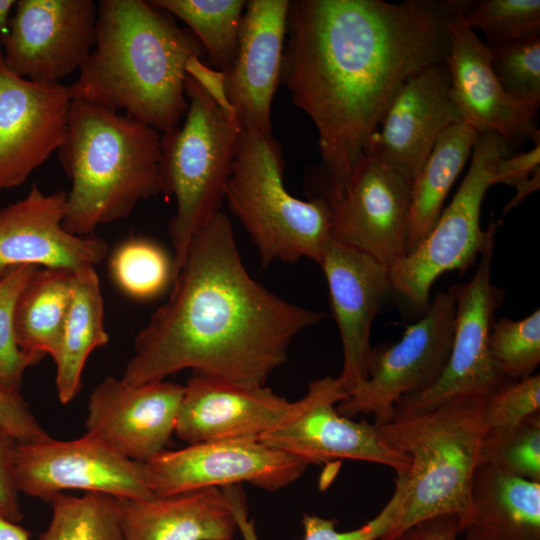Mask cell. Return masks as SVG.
<instances>
[{"label":"cell","mask_w":540,"mask_h":540,"mask_svg":"<svg viewBox=\"0 0 540 540\" xmlns=\"http://www.w3.org/2000/svg\"><path fill=\"white\" fill-rule=\"evenodd\" d=\"M471 2L290 1L280 83L318 133L316 197L341 195L399 89L445 61L448 21Z\"/></svg>","instance_id":"obj_1"},{"label":"cell","mask_w":540,"mask_h":540,"mask_svg":"<svg viewBox=\"0 0 540 540\" xmlns=\"http://www.w3.org/2000/svg\"><path fill=\"white\" fill-rule=\"evenodd\" d=\"M167 301L134 340L121 378L132 384L193 374L265 385L289 347L325 314L274 294L245 268L218 212L193 236Z\"/></svg>","instance_id":"obj_2"},{"label":"cell","mask_w":540,"mask_h":540,"mask_svg":"<svg viewBox=\"0 0 540 540\" xmlns=\"http://www.w3.org/2000/svg\"><path fill=\"white\" fill-rule=\"evenodd\" d=\"M204 56L195 35L149 1L101 0L95 44L69 92L164 133L188 108L187 62Z\"/></svg>","instance_id":"obj_3"},{"label":"cell","mask_w":540,"mask_h":540,"mask_svg":"<svg viewBox=\"0 0 540 540\" xmlns=\"http://www.w3.org/2000/svg\"><path fill=\"white\" fill-rule=\"evenodd\" d=\"M71 180L64 228L79 236L162 193L161 133L117 111L72 99L57 151Z\"/></svg>","instance_id":"obj_4"},{"label":"cell","mask_w":540,"mask_h":540,"mask_svg":"<svg viewBox=\"0 0 540 540\" xmlns=\"http://www.w3.org/2000/svg\"><path fill=\"white\" fill-rule=\"evenodd\" d=\"M485 399L457 397L377 425L386 442L410 461L408 470L399 474L405 480V501L395 524L383 537L443 514L457 515L464 527L486 432Z\"/></svg>","instance_id":"obj_5"},{"label":"cell","mask_w":540,"mask_h":540,"mask_svg":"<svg viewBox=\"0 0 540 540\" xmlns=\"http://www.w3.org/2000/svg\"><path fill=\"white\" fill-rule=\"evenodd\" d=\"M285 162L272 135L242 129L225 201L264 266L303 258L319 263L331 237L332 211L321 197L301 200L284 185Z\"/></svg>","instance_id":"obj_6"},{"label":"cell","mask_w":540,"mask_h":540,"mask_svg":"<svg viewBox=\"0 0 540 540\" xmlns=\"http://www.w3.org/2000/svg\"><path fill=\"white\" fill-rule=\"evenodd\" d=\"M185 93L188 108L184 122L161 133L162 193L176 202L168 223L174 250L173 278L193 236L220 212L242 130L188 74Z\"/></svg>","instance_id":"obj_7"},{"label":"cell","mask_w":540,"mask_h":540,"mask_svg":"<svg viewBox=\"0 0 540 540\" xmlns=\"http://www.w3.org/2000/svg\"><path fill=\"white\" fill-rule=\"evenodd\" d=\"M511 147L496 133L478 135L470 166L452 201L424 240L389 270L391 291L416 312L427 309L431 288L441 275L467 271L495 238L501 222H490L482 230L481 206L494 185L498 160L510 155Z\"/></svg>","instance_id":"obj_8"},{"label":"cell","mask_w":540,"mask_h":540,"mask_svg":"<svg viewBox=\"0 0 540 540\" xmlns=\"http://www.w3.org/2000/svg\"><path fill=\"white\" fill-rule=\"evenodd\" d=\"M455 313L451 289L439 291L398 342L373 348L367 379L337 403V411L348 418L373 415L380 425L394 417L402 397L431 387L450 354Z\"/></svg>","instance_id":"obj_9"},{"label":"cell","mask_w":540,"mask_h":540,"mask_svg":"<svg viewBox=\"0 0 540 540\" xmlns=\"http://www.w3.org/2000/svg\"><path fill=\"white\" fill-rule=\"evenodd\" d=\"M495 238L490 240L473 277L454 284L456 313L450 354L438 380L428 389L402 397L395 414L431 409L457 397H488L509 382L498 371L489 353V336L504 291L491 281Z\"/></svg>","instance_id":"obj_10"},{"label":"cell","mask_w":540,"mask_h":540,"mask_svg":"<svg viewBox=\"0 0 540 540\" xmlns=\"http://www.w3.org/2000/svg\"><path fill=\"white\" fill-rule=\"evenodd\" d=\"M347 395L338 377L310 382L291 414L259 440L306 465L352 459L405 473L409 458L386 442L375 423L353 421L337 411V403Z\"/></svg>","instance_id":"obj_11"},{"label":"cell","mask_w":540,"mask_h":540,"mask_svg":"<svg viewBox=\"0 0 540 540\" xmlns=\"http://www.w3.org/2000/svg\"><path fill=\"white\" fill-rule=\"evenodd\" d=\"M146 482L155 496H169L240 483L278 491L305 472L300 460L260 440H220L165 450L143 463Z\"/></svg>","instance_id":"obj_12"},{"label":"cell","mask_w":540,"mask_h":540,"mask_svg":"<svg viewBox=\"0 0 540 540\" xmlns=\"http://www.w3.org/2000/svg\"><path fill=\"white\" fill-rule=\"evenodd\" d=\"M16 476L20 493L47 502L66 490L127 500L155 496L147 485L142 462L119 454L88 434L72 440L49 437L18 442Z\"/></svg>","instance_id":"obj_13"},{"label":"cell","mask_w":540,"mask_h":540,"mask_svg":"<svg viewBox=\"0 0 540 540\" xmlns=\"http://www.w3.org/2000/svg\"><path fill=\"white\" fill-rule=\"evenodd\" d=\"M0 36L6 67L19 77L60 82L79 71L95 44L93 0H20Z\"/></svg>","instance_id":"obj_14"},{"label":"cell","mask_w":540,"mask_h":540,"mask_svg":"<svg viewBox=\"0 0 540 540\" xmlns=\"http://www.w3.org/2000/svg\"><path fill=\"white\" fill-rule=\"evenodd\" d=\"M411 184L362 154L331 206V237L389 270L407 254Z\"/></svg>","instance_id":"obj_15"},{"label":"cell","mask_w":540,"mask_h":540,"mask_svg":"<svg viewBox=\"0 0 540 540\" xmlns=\"http://www.w3.org/2000/svg\"><path fill=\"white\" fill-rule=\"evenodd\" d=\"M72 97L60 82L11 72L0 47V192L23 184L62 145Z\"/></svg>","instance_id":"obj_16"},{"label":"cell","mask_w":540,"mask_h":540,"mask_svg":"<svg viewBox=\"0 0 540 540\" xmlns=\"http://www.w3.org/2000/svg\"><path fill=\"white\" fill-rule=\"evenodd\" d=\"M184 386L165 380L132 384L107 376L90 393L86 434L119 454L147 462L175 432Z\"/></svg>","instance_id":"obj_17"},{"label":"cell","mask_w":540,"mask_h":540,"mask_svg":"<svg viewBox=\"0 0 540 540\" xmlns=\"http://www.w3.org/2000/svg\"><path fill=\"white\" fill-rule=\"evenodd\" d=\"M461 121L445 61L433 64L399 89L364 154L412 184L442 131Z\"/></svg>","instance_id":"obj_18"},{"label":"cell","mask_w":540,"mask_h":540,"mask_svg":"<svg viewBox=\"0 0 540 540\" xmlns=\"http://www.w3.org/2000/svg\"><path fill=\"white\" fill-rule=\"evenodd\" d=\"M65 214L66 193H45L37 183L22 199L0 208V280L23 265L74 273L107 256L104 239L67 231Z\"/></svg>","instance_id":"obj_19"},{"label":"cell","mask_w":540,"mask_h":540,"mask_svg":"<svg viewBox=\"0 0 540 540\" xmlns=\"http://www.w3.org/2000/svg\"><path fill=\"white\" fill-rule=\"evenodd\" d=\"M464 11L448 21L445 64L450 92L462 121L479 134L492 132L511 146L540 138L538 106L510 97L491 67V50L464 21Z\"/></svg>","instance_id":"obj_20"},{"label":"cell","mask_w":540,"mask_h":540,"mask_svg":"<svg viewBox=\"0 0 540 540\" xmlns=\"http://www.w3.org/2000/svg\"><path fill=\"white\" fill-rule=\"evenodd\" d=\"M325 275L338 326L343 364L338 376L352 392L368 377L372 323L389 291V269L368 254L331 238L318 263Z\"/></svg>","instance_id":"obj_21"},{"label":"cell","mask_w":540,"mask_h":540,"mask_svg":"<svg viewBox=\"0 0 540 540\" xmlns=\"http://www.w3.org/2000/svg\"><path fill=\"white\" fill-rule=\"evenodd\" d=\"M183 386L174 433L188 444L259 440L295 405L260 384L193 374Z\"/></svg>","instance_id":"obj_22"},{"label":"cell","mask_w":540,"mask_h":540,"mask_svg":"<svg viewBox=\"0 0 540 540\" xmlns=\"http://www.w3.org/2000/svg\"><path fill=\"white\" fill-rule=\"evenodd\" d=\"M289 7V0L246 1L236 56L225 72L226 94L241 129L272 135Z\"/></svg>","instance_id":"obj_23"},{"label":"cell","mask_w":540,"mask_h":540,"mask_svg":"<svg viewBox=\"0 0 540 540\" xmlns=\"http://www.w3.org/2000/svg\"><path fill=\"white\" fill-rule=\"evenodd\" d=\"M117 500L124 540H232L237 529L221 488Z\"/></svg>","instance_id":"obj_24"},{"label":"cell","mask_w":540,"mask_h":540,"mask_svg":"<svg viewBox=\"0 0 540 540\" xmlns=\"http://www.w3.org/2000/svg\"><path fill=\"white\" fill-rule=\"evenodd\" d=\"M462 533L465 540H540V482L479 465Z\"/></svg>","instance_id":"obj_25"},{"label":"cell","mask_w":540,"mask_h":540,"mask_svg":"<svg viewBox=\"0 0 540 540\" xmlns=\"http://www.w3.org/2000/svg\"><path fill=\"white\" fill-rule=\"evenodd\" d=\"M104 303L95 267L73 273L72 299L56 358L55 384L58 399L70 403L79 393L82 374L90 354L105 346Z\"/></svg>","instance_id":"obj_26"},{"label":"cell","mask_w":540,"mask_h":540,"mask_svg":"<svg viewBox=\"0 0 540 540\" xmlns=\"http://www.w3.org/2000/svg\"><path fill=\"white\" fill-rule=\"evenodd\" d=\"M73 272L38 268L20 293L14 313L17 344L37 364L56 358L72 299Z\"/></svg>","instance_id":"obj_27"},{"label":"cell","mask_w":540,"mask_h":540,"mask_svg":"<svg viewBox=\"0 0 540 540\" xmlns=\"http://www.w3.org/2000/svg\"><path fill=\"white\" fill-rule=\"evenodd\" d=\"M478 135L461 121L437 138L411 184L407 254L424 240L439 218L445 198L471 156Z\"/></svg>","instance_id":"obj_28"},{"label":"cell","mask_w":540,"mask_h":540,"mask_svg":"<svg viewBox=\"0 0 540 540\" xmlns=\"http://www.w3.org/2000/svg\"><path fill=\"white\" fill-rule=\"evenodd\" d=\"M183 21L204 48L212 68L227 72L234 62L245 0H151Z\"/></svg>","instance_id":"obj_29"},{"label":"cell","mask_w":540,"mask_h":540,"mask_svg":"<svg viewBox=\"0 0 540 540\" xmlns=\"http://www.w3.org/2000/svg\"><path fill=\"white\" fill-rule=\"evenodd\" d=\"M52 515L38 540H124L118 500L102 493L54 496Z\"/></svg>","instance_id":"obj_30"},{"label":"cell","mask_w":540,"mask_h":540,"mask_svg":"<svg viewBox=\"0 0 540 540\" xmlns=\"http://www.w3.org/2000/svg\"><path fill=\"white\" fill-rule=\"evenodd\" d=\"M109 272L125 295L137 300L151 299L172 283L173 259L155 242L133 237L113 250Z\"/></svg>","instance_id":"obj_31"},{"label":"cell","mask_w":540,"mask_h":540,"mask_svg":"<svg viewBox=\"0 0 540 540\" xmlns=\"http://www.w3.org/2000/svg\"><path fill=\"white\" fill-rule=\"evenodd\" d=\"M232 504L237 529L243 540H258L255 527L248 520L244 498L237 487L227 489ZM405 501V480L397 475L395 489L382 510L367 523L350 531L340 532L336 529L337 520L317 515L304 514L302 526L304 540H378L395 524Z\"/></svg>","instance_id":"obj_32"},{"label":"cell","mask_w":540,"mask_h":540,"mask_svg":"<svg viewBox=\"0 0 540 540\" xmlns=\"http://www.w3.org/2000/svg\"><path fill=\"white\" fill-rule=\"evenodd\" d=\"M479 465L540 482V411L514 427L486 431Z\"/></svg>","instance_id":"obj_33"},{"label":"cell","mask_w":540,"mask_h":540,"mask_svg":"<svg viewBox=\"0 0 540 540\" xmlns=\"http://www.w3.org/2000/svg\"><path fill=\"white\" fill-rule=\"evenodd\" d=\"M463 18L489 47L540 37L539 0L472 1Z\"/></svg>","instance_id":"obj_34"},{"label":"cell","mask_w":540,"mask_h":540,"mask_svg":"<svg viewBox=\"0 0 540 540\" xmlns=\"http://www.w3.org/2000/svg\"><path fill=\"white\" fill-rule=\"evenodd\" d=\"M489 353L507 381L533 375L540 362V310L521 320L495 319L489 336Z\"/></svg>","instance_id":"obj_35"},{"label":"cell","mask_w":540,"mask_h":540,"mask_svg":"<svg viewBox=\"0 0 540 540\" xmlns=\"http://www.w3.org/2000/svg\"><path fill=\"white\" fill-rule=\"evenodd\" d=\"M491 67L513 99L540 105V37L490 47Z\"/></svg>","instance_id":"obj_36"},{"label":"cell","mask_w":540,"mask_h":540,"mask_svg":"<svg viewBox=\"0 0 540 540\" xmlns=\"http://www.w3.org/2000/svg\"><path fill=\"white\" fill-rule=\"evenodd\" d=\"M36 269L29 265L19 266L0 280V385L15 391H20L25 371L33 366L17 344L15 306Z\"/></svg>","instance_id":"obj_37"},{"label":"cell","mask_w":540,"mask_h":540,"mask_svg":"<svg viewBox=\"0 0 540 540\" xmlns=\"http://www.w3.org/2000/svg\"><path fill=\"white\" fill-rule=\"evenodd\" d=\"M540 411V375L509 381L485 399L486 431L514 427Z\"/></svg>","instance_id":"obj_38"},{"label":"cell","mask_w":540,"mask_h":540,"mask_svg":"<svg viewBox=\"0 0 540 540\" xmlns=\"http://www.w3.org/2000/svg\"><path fill=\"white\" fill-rule=\"evenodd\" d=\"M0 429L18 442H38L50 437L20 391L0 385Z\"/></svg>","instance_id":"obj_39"},{"label":"cell","mask_w":540,"mask_h":540,"mask_svg":"<svg viewBox=\"0 0 540 540\" xmlns=\"http://www.w3.org/2000/svg\"><path fill=\"white\" fill-rule=\"evenodd\" d=\"M18 441L0 429V516L19 523L23 518L16 476Z\"/></svg>","instance_id":"obj_40"},{"label":"cell","mask_w":540,"mask_h":540,"mask_svg":"<svg viewBox=\"0 0 540 540\" xmlns=\"http://www.w3.org/2000/svg\"><path fill=\"white\" fill-rule=\"evenodd\" d=\"M462 531V523L457 515L443 514L429 517L378 540H457Z\"/></svg>","instance_id":"obj_41"},{"label":"cell","mask_w":540,"mask_h":540,"mask_svg":"<svg viewBox=\"0 0 540 540\" xmlns=\"http://www.w3.org/2000/svg\"><path fill=\"white\" fill-rule=\"evenodd\" d=\"M540 173V138L534 147L517 155L501 157L496 165L493 184H506L517 187Z\"/></svg>","instance_id":"obj_42"},{"label":"cell","mask_w":540,"mask_h":540,"mask_svg":"<svg viewBox=\"0 0 540 540\" xmlns=\"http://www.w3.org/2000/svg\"><path fill=\"white\" fill-rule=\"evenodd\" d=\"M186 73L203 87L232 122L239 125L235 111L226 94L224 72L206 66L201 58L193 57L187 62Z\"/></svg>","instance_id":"obj_43"},{"label":"cell","mask_w":540,"mask_h":540,"mask_svg":"<svg viewBox=\"0 0 540 540\" xmlns=\"http://www.w3.org/2000/svg\"><path fill=\"white\" fill-rule=\"evenodd\" d=\"M30 537L23 526L0 516V540H30Z\"/></svg>","instance_id":"obj_44"},{"label":"cell","mask_w":540,"mask_h":540,"mask_svg":"<svg viewBox=\"0 0 540 540\" xmlns=\"http://www.w3.org/2000/svg\"><path fill=\"white\" fill-rule=\"evenodd\" d=\"M16 1L0 0V36L5 33L8 27L10 13Z\"/></svg>","instance_id":"obj_45"},{"label":"cell","mask_w":540,"mask_h":540,"mask_svg":"<svg viewBox=\"0 0 540 540\" xmlns=\"http://www.w3.org/2000/svg\"><path fill=\"white\" fill-rule=\"evenodd\" d=\"M0 47H1V38H0Z\"/></svg>","instance_id":"obj_46"}]
</instances>
